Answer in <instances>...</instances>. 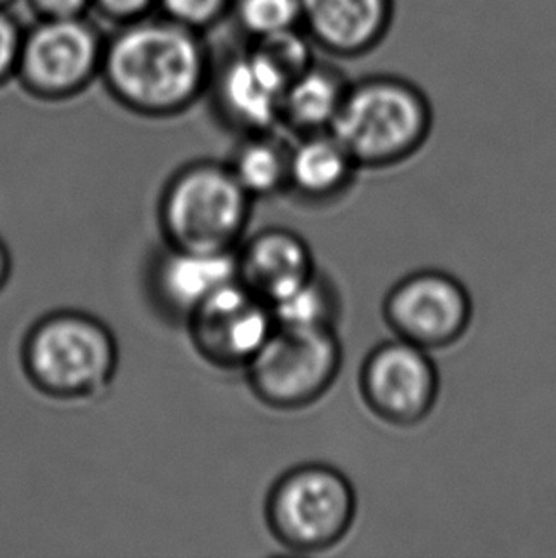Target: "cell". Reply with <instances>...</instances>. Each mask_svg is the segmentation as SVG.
Instances as JSON below:
<instances>
[{
    "label": "cell",
    "instance_id": "obj_1",
    "mask_svg": "<svg viewBox=\"0 0 556 558\" xmlns=\"http://www.w3.org/2000/svg\"><path fill=\"white\" fill-rule=\"evenodd\" d=\"M211 68L204 33L150 14L117 25L106 38L99 81L124 109L166 119L185 113L208 94Z\"/></svg>",
    "mask_w": 556,
    "mask_h": 558
},
{
    "label": "cell",
    "instance_id": "obj_2",
    "mask_svg": "<svg viewBox=\"0 0 556 558\" xmlns=\"http://www.w3.org/2000/svg\"><path fill=\"white\" fill-rule=\"evenodd\" d=\"M431 129L425 92L400 76L374 75L351 83L330 132L359 168H387L420 151Z\"/></svg>",
    "mask_w": 556,
    "mask_h": 558
},
{
    "label": "cell",
    "instance_id": "obj_3",
    "mask_svg": "<svg viewBox=\"0 0 556 558\" xmlns=\"http://www.w3.org/2000/svg\"><path fill=\"white\" fill-rule=\"evenodd\" d=\"M22 363L38 391L53 399H88L113 381L119 345L99 318L83 311H56L25 336Z\"/></svg>",
    "mask_w": 556,
    "mask_h": 558
},
{
    "label": "cell",
    "instance_id": "obj_4",
    "mask_svg": "<svg viewBox=\"0 0 556 558\" xmlns=\"http://www.w3.org/2000/svg\"><path fill=\"white\" fill-rule=\"evenodd\" d=\"M252 196L229 165L198 160L181 168L160 196L158 218L168 246L206 252L239 248Z\"/></svg>",
    "mask_w": 556,
    "mask_h": 558
},
{
    "label": "cell",
    "instance_id": "obj_5",
    "mask_svg": "<svg viewBox=\"0 0 556 558\" xmlns=\"http://www.w3.org/2000/svg\"><path fill=\"white\" fill-rule=\"evenodd\" d=\"M356 514L353 484L324 463L286 471L273 484L265 519L278 544L293 553H321L338 545Z\"/></svg>",
    "mask_w": 556,
    "mask_h": 558
},
{
    "label": "cell",
    "instance_id": "obj_6",
    "mask_svg": "<svg viewBox=\"0 0 556 558\" xmlns=\"http://www.w3.org/2000/svg\"><path fill=\"white\" fill-rule=\"evenodd\" d=\"M336 328L278 326L246 366L250 389L267 407L298 410L330 389L341 368Z\"/></svg>",
    "mask_w": 556,
    "mask_h": 558
},
{
    "label": "cell",
    "instance_id": "obj_7",
    "mask_svg": "<svg viewBox=\"0 0 556 558\" xmlns=\"http://www.w3.org/2000/svg\"><path fill=\"white\" fill-rule=\"evenodd\" d=\"M106 35L84 17L37 20L23 33L15 81L43 101H63L98 81Z\"/></svg>",
    "mask_w": 556,
    "mask_h": 558
},
{
    "label": "cell",
    "instance_id": "obj_8",
    "mask_svg": "<svg viewBox=\"0 0 556 558\" xmlns=\"http://www.w3.org/2000/svg\"><path fill=\"white\" fill-rule=\"evenodd\" d=\"M384 317L400 340L418 348H450L467 332L473 302L448 272L423 269L399 280L385 295Z\"/></svg>",
    "mask_w": 556,
    "mask_h": 558
},
{
    "label": "cell",
    "instance_id": "obj_9",
    "mask_svg": "<svg viewBox=\"0 0 556 558\" xmlns=\"http://www.w3.org/2000/svg\"><path fill=\"white\" fill-rule=\"evenodd\" d=\"M438 371L427 349L407 340L385 341L361 368V395L374 414L399 427L423 422L438 399Z\"/></svg>",
    "mask_w": 556,
    "mask_h": 558
},
{
    "label": "cell",
    "instance_id": "obj_10",
    "mask_svg": "<svg viewBox=\"0 0 556 558\" xmlns=\"http://www.w3.org/2000/svg\"><path fill=\"white\" fill-rule=\"evenodd\" d=\"M188 323L196 351L221 368H246L277 328L269 303L241 280L219 288L189 315Z\"/></svg>",
    "mask_w": 556,
    "mask_h": 558
},
{
    "label": "cell",
    "instance_id": "obj_11",
    "mask_svg": "<svg viewBox=\"0 0 556 558\" xmlns=\"http://www.w3.org/2000/svg\"><path fill=\"white\" fill-rule=\"evenodd\" d=\"M286 86L249 52L214 58L211 106L229 129L242 136L275 132L280 126V107Z\"/></svg>",
    "mask_w": 556,
    "mask_h": 558
},
{
    "label": "cell",
    "instance_id": "obj_12",
    "mask_svg": "<svg viewBox=\"0 0 556 558\" xmlns=\"http://www.w3.org/2000/svg\"><path fill=\"white\" fill-rule=\"evenodd\" d=\"M395 0H301V29L338 58L372 52L391 29Z\"/></svg>",
    "mask_w": 556,
    "mask_h": 558
},
{
    "label": "cell",
    "instance_id": "obj_13",
    "mask_svg": "<svg viewBox=\"0 0 556 558\" xmlns=\"http://www.w3.org/2000/svg\"><path fill=\"white\" fill-rule=\"evenodd\" d=\"M239 280L237 250L168 248L150 269V290L160 307L173 317L185 318L219 288Z\"/></svg>",
    "mask_w": 556,
    "mask_h": 558
},
{
    "label": "cell",
    "instance_id": "obj_14",
    "mask_svg": "<svg viewBox=\"0 0 556 558\" xmlns=\"http://www.w3.org/2000/svg\"><path fill=\"white\" fill-rule=\"evenodd\" d=\"M239 280L265 302L282 300L316 271L307 242L300 234L271 227L237 248Z\"/></svg>",
    "mask_w": 556,
    "mask_h": 558
},
{
    "label": "cell",
    "instance_id": "obj_15",
    "mask_svg": "<svg viewBox=\"0 0 556 558\" xmlns=\"http://www.w3.org/2000/svg\"><path fill=\"white\" fill-rule=\"evenodd\" d=\"M359 165L331 132L301 136L290 147L288 191L311 204H328L353 185Z\"/></svg>",
    "mask_w": 556,
    "mask_h": 558
},
{
    "label": "cell",
    "instance_id": "obj_16",
    "mask_svg": "<svg viewBox=\"0 0 556 558\" xmlns=\"http://www.w3.org/2000/svg\"><path fill=\"white\" fill-rule=\"evenodd\" d=\"M349 86L351 81L341 69L328 61L316 60L286 86L280 124L300 137L330 132Z\"/></svg>",
    "mask_w": 556,
    "mask_h": 558
},
{
    "label": "cell",
    "instance_id": "obj_17",
    "mask_svg": "<svg viewBox=\"0 0 556 558\" xmlns=\"http://www.w3.org/2000/svg\"><path fill=\"white\" fill-rule=\"evenodd\" d=\"M229 168L252 198L288 191L290 147L275 132L242 136Z\"/></svg>",
    "mask_w": 556,
    "mask_h": 558
},
{
    "label": "cell",
    "instance_id": "obj_18",
    "mask_svg": "<svg viewBox=\"0 0 556 558\" xmlns=\"http://www.w3.org/2000/svg\"><path fill=\"white\" fill-rule=\"evenodd\" d=\"M278 326L298 328H336L341 302L334 282L315 271L305 282L269 305Z\"/></svg>",
    "mask_w": 556,
    "mask_h": 558
},
{
    "label": "cell",
    "instance_id": "obj_19",
    "mask_svg": "<svg viewBox=\"0 0 556 558\" xmlns=\"http://www.w3.org/2000/svg\"><path fill=\"white\" fill-rule=\"evenodd\" d=\"M315 43L301 27L249 40V50L280 83L288 86L316 61Z\"/></svg>",
    "mask_w": 556,
    "mask_h": 558
},
{
    "label": "cell",
    "instance_id": "obj_20",
    "mask_svg": "<svg viewBox=\"0 0 556 558\" xmlns=\"http://www.w3.org/2000/svg\"><path fill=\"white\" fill-rule=\"evenodd\" d=\"M249 40L301 27V0H233L231 14Z\"/></svg>",
    "mask_w": 556,
    "mask_h": 558
},
{
    "label": "cell",
    "instance_id": "obj_21",
    "mask_svg": "<svg viewBox=\"0 0 556 558\" xmlns=\"http://www.w3.org/2000/svg\"><path fill=\"white\" fill-rule=\"evenodd\" d=\"M233 0H158L157 10L189 29L206 33L231 14Z\"/></svg>",
    "mask_w": 556,
    "mask_h": 558
},
{
    "label": "cell",
    "instance_id": "obj_22",
    "mask_svg": "<svg viewBox=\"0 0 556 558\" xmlns=\"http://www.w3.org/2000/svg\"><path fill=\"white\" fill-rule=\"evenodd\" d=\"M25 27L10 14L8 8H0V84L15 78L20 53H22Z\"/></svg>",
    "mask_w": 556,
    "mask_h": 558
},
{
    "label": "cell",
    "instance_id": "obj_23",
    "mask_svg": "<svg viewBox=\"0 0 556 558\" xmlns=\"http://www.w3.org/2000/svg\"><path fill=\"white\" fill-rule=\"evenodd\" d=\"M158 0H92V10L114 25L136 22L157 10Z\"/></svg>",
    "mask_w": 556,
    "mask_h": 558
},
{
    "label": "cell",
    "instance_id": "obj_24",
    "mask_svg": "<svg viewBox=\"0 0 556 558\" xmlns=\"http://www.w3.org/2000/svg\"><path fill=\"white\" fill-rule=\"evenodd\" d=\"M37 20H71L84 17L92 10V0H27Z\"/></svg>",
    "mask_w": 556,
    "mask_h": 558
},
{
    "label": "cell",
    "instance_id": "obj_25",
    "mask_svg": "<svg viewBox=\"0 0 556 558\" xmlns=\"http://www.w3.org/2000/svg\"><path fill=\"white\" fill-rule=\"evenodd\" d=\"M10 272H12V257L8 252L4 242L0 241V290L4 288L8 279H10Z\"/></svg>",
    "mask_w": 556,
    "mask_h": 558
},
{
    "label": "cell",
    "instance_id": "obj_26",
    "mask_svg": "<svg viewBox=\"0 0 556 558\" xmlns=\"http://www.w3.org/2000/svg\"><path fill=\"white\" fill-rule=\"evenodd\" d=\"M14 2L15 0H0V8H10Z\"/></svg>",
    "mask_w": 556,
    "mask_h": 558
}]
</instances>
